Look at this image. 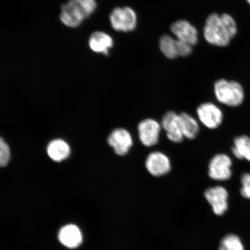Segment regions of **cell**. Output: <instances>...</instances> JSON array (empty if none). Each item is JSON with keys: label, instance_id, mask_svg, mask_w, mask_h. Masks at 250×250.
<instances>
[{"label": "cell", "instance_id": "d6986e66", "mask_svg": "<svg viewBox=\"0 0 250 250\" xmlns=\"http://www.w3.org/2000/svg\"><path fill=\"white\" fill-rule=\"evenodd\" d=\"M220 250H244V247L238 236L229 234L222 240Z\"/></svg>", "mask_w": 250, "mask_h": 250}, {"label": "cell", "instance_id": "ac0fdd59", "mask_svg": "<svg viewBox=\"0 0 250 250\" xmlns=\"http://www.w3.org/2000/svg\"><path fill=\"white\" fill-rule=\"evenodd\" d=\"M161 51L165 56L170 59L178 57L176 40L169 36L165 35L161 37L159 42Z\"/></svg>", "mask_w": 250, "mask_h": 250}, {"label": "cell", "instance_id": "2e32d148", "mask_svg": "<svg viewBox=\"0 0 250 250\" xmlns=\"http://www.w3.org/2000/svg\"><path fill=\"white\" fill-rule=\"evenodd\" d=\"M179 119L184 137L190 140L196 138L199 132V125L195 119L186 112L179 114Z\"/></svg>", "mask_w": 250, "mask_h": 250}, {"label": "cell", "instance_id": "9c48e42d", "mask_svg": "<svg viewBox=\"0 0 250 250\" xmlns=\"http://www.w3.org/2000/svg\"><path fill=\"white\" fill-rule=\"evenodd\" d=\"M205 196L215 214L221 215L227 210L228 193L224 187L210 188L206 190Z\"/></svg>", "mask_w": 250, "mask_h": 250}, {"label": "cell", "instance_id": "ba28073f", "mask_svg": "<svg viewBox=\"0 0 250 250\" xmlns=\"http://www.w3.org/2000/svg\"><path fill=\"white\" fill-rule=\"evenodd\" d=\"M146 167L150 174L155 177L164 176L171 170V162L164 153L154 151L146 159Z\"/></svg>", "mask_w": 250, "mask_h": 250}, {"label": "cell", "instance_id": "30bf717a", "mask_svg": "<svg viewBox=\"0 0 250 250\" xmlns=\"http://www.w3.org/2000/svg\"><path fill=\"white\" fill-rule=\"evenodd\" d=\"M161 125L171 142L176 143L183 142L184 137L181 129L179 114L174 111L167 112L162 118Z\"/></svg>", "mask_w": 250, "mask_h": 250}, {"label": "cell", "instance_id": "7a4b0ae2", "mask_svg": "<svg viewBox=\"0 0 250 250\" xmlns=\"http://www.w3.org/2000/svg\"><path fill=\"white\" fill-rule=\"evenodd\" d=\"M214 91L217 101L229 107L241 105L245 98L243 87L237 81L219 80L214 83Z\"/></svg>", "mask_w": 250, "mask_h": 250}, {"label": "cell", "instance_id": "9a60e30c", "mask_svg": "<svg viewBox=\"0 0 250 250\" xmlns=\"http://www.w3.org/2000/svg\"><path fill=\"white\" fill-rule=\"evenodd\" d=\"M47 152L53 161L61 162L69 156L70 148L64 140L56 139L49 144Z\"/></svg>", "mask_w": 250, "mask_h": 250}, {"label": "cell", "instance_id": "5bb4252c", "mask_svg": "<svg viewBox=\"0 0 250 250\" xmlns=\"http://www.w3.org/2000/svg\"><path fill=\"white\" fill-rule=\"evenodd\" d=\"M89 45L93 51L107 55L109 49L113 46V40L107 34L98 31L90 36Z\"/></svg>", "mask_w": 250, "mask_h": 250}, {"label": "cell", "instance_id": "3957f363", "mask_svg": "<svg viewBox=\"0 0 250 250\" xmlns=\"http://www.w3.org/2000/svg\"><path fill=\"white\" fill-rule=\"evenodd\" d=\"M109 20L115 30L124 32L133 30L137 24L135 12L129 7L115 8L111 12Z\"/></svg>", "mask_w": 250, "mask_h": 250}, {"label": "cell", "instance_id": "e0dca14e", "mask_svg": "<svg viewBox=\"0 0 250 250\" xmlns=\"http://www.w3.org/2000/svg\"><path fill=\"white\" fill-rule=\"evenodd\" d=\"M233 154L240 160L250 162V138L246 135L237 137L234 139L232 148Z\"/></svg>", "mask_w": 250, "mask_h": 250}, {"label": "cell", "instance_id": "8fae6325", "mask_svg": "<svg viewBox=\"0 0 250 250\" xmlns=\"http://www.w3.org/2000/svg\"><path fill=\"white\" fill-rule=\"evenodd\" d=\"M86 18L75 0H70L62 5L61 20L65 26L77 27L83 23Z\"/></svg>", "mask_w": 250, "mask_h": 250}, {"label": "cell", "instance_id": "7402d4cb", "mask_svg": "<svg viewBox=\"0 0 250 250\" xmlns=\"http://www.w3.org/2000/svg\"><path fill=\"white\" fill-rule=\"evenodd\" d=\"M176 43L178 56L186 57L191 54L192 52V45L179 40H176Z\"/></svg>", "mask_w": 250, "mask_h": 250}, {"label": "cell", "instance_id": "6da1fadb", "mask_svg": "<svg viewBox=\"0 0 250 250\" xmlns=\"http://www.w3.org/2000/svg\"><path fill=\"white\" fill-rule=\"evenodd\" d=\"M237 31L235 21L229 14L216 13L208 16L204 28V36L211 45L225 47L229 45Z\"/></svg>", "mask_w": 250, "mask_h": 250}, {"label": "cell", "instance_id": "277c9868", "mask_svg": "<svg viewBox=\"0 0 250 250\" xmlns=\"http://www.w3.org/2000/svg\"><path fill=\"white\" fill-rule=\"evenodd\" d=\"M232 159L225 154L215 155L208 165V175L212 180L226 181L232 176Z\"/></svg>", "mask_w": 250, "mask_h": 250}, {"label": "cell", "instance_id": "44dd1931", "mask_svg": "<svg viewBox=\"0 0 250 250\" xmlns=\"http://www.w3.org/2000/svg\"><path fill=\"white\" fill-rule=\"evenodd\" d=\"M10 159V149L7 144L0 137V167H4Z\"/></svg>", "mask_w": 250, "mask_h": 250}, {"label": "cell", "instance_id": "603a6c76", "mask_svg": "<svg viewBox=\"0 0 250 250\" xmlns=\"http://www.w3.org/2000/svg\"><path fill=\"white\" fill-rule=\"evenodd\" d=\"M242 188L241 193L245 198L250 199V173L243 175L241 179Z\"/></svg>", "mask_w": 250, "mask_h": 250}, {"label": "cell", "instance_id": "7c38bea8", "mask_svg": "<svg viewBox=\"0 0 250 250\" xmlns=\"http://www.w3.org/2000/svg\"><path fill=\"white\" fill-rule=\"evenodd\" d=\"M171 31L177 40L193 46L198 42V34L196 28L188 21L180 20L171 24Z\"/></svg>", "mask_w": 250, "mask_h": 250}, {"label": "cell", "instance_id": "4fadbf2b", "mask_svg": "<svg viewBox=\"0 0 250 250\" xmlns=\"http://www.w3.org/2000/svg\"><path fill=\"white\" fill-rule=\"evenodd\" d=\"M58 237L62 245L69 249H76L83 242V234L79 228L73 224L62 227Z\"/></svg>", "mask_w": 250, "mask_h": 250}, {"label": "cell", "instance_id": "8992f818", "mask_svg": "<svg viewBox=\"0 0 250 250\" xmlns=\"http://www.w3.org/2000/svg\"><path fill=\"white\" fill-rule=\"evenodd\" d=\"M107 142L119 156H125L128 154L133 145L132 135L124 128H117L109 134Z\"/></svg>", "mask_w": 250, "mask_h": 250}, {"label": "cell", "instance_id": "5b68a950", "mask_svg": "<svg viewBox=\"0 0 250 250\" xmlns=\"http://www.w3.org/2000/svg\"><path fill=\"white\" fill-rule=\"evenodd\" d=\"M197 115L201 123L208 129H217L223 122V111L212 103H204L200 105L197 109Z\"/></svg>", "mask_w": 250, "mask_h": 250}, {"label": "cell", "instance_id": "ffe728a7", "mask_svg": "<svg viewBox=\"0 0 250 250\" xmlns=\"http://www.w3.org/2000/svg\"><path fill=\"white\" fill-rule=\"evenodd\" d=\"M86 18L91 15L97 7L95 0H75Z\"/></svg>", "mask_w": 250, "mask_h": 250}, {"label": "cell", "instance_id": "cb8c5ba5", "mask_svg": "<svg viewBox=\"0 0 250 250\" xmlns=\"http://www.w3.org/2000/svg\"><path fill=\"white\" fill-rule=\"evenodd\" d=\"M247 1H248L249 4L250 5V0H247Z\"/></svg>", "mask_w": 250, "mask_h": 250}, {"label": "cell", "instance_id": "52a82bcc", "mask_svg": "<svg viewBox=\"0 0 250 250\" xmlns=\"http://www.w3.org/2000/svg\"><path fill=\"white\" fill-rule=\"evenodd\" d=\"M161 130V125L153 119H146L138 125L139 137L142 145L152 146L158 143Z\"/></svg>", "mask_w": 250, "mask_h": 250}]
</instances>
